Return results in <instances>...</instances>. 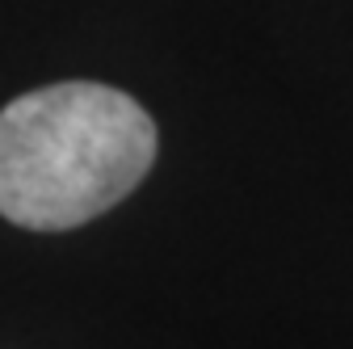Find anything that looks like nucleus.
Returning <instances> with one entry per match:
<instances>
[{
    "label": "nucleus",
    "mask_w": 353,
    "mask_h": 349,
    "mask_svg": "<svg viewBox=\"0 0 353 349\" xmlns=\"http://www.w3.org/2000/svg\"><path fill=\"white\" fill-rule=\"evenodd\" d=\"M156 160V122L122 89L68 80L0 110V215L68 232L105 215Z\"/></svg>",
    "instance_id": "nucleus-1"
}]
</instances>
